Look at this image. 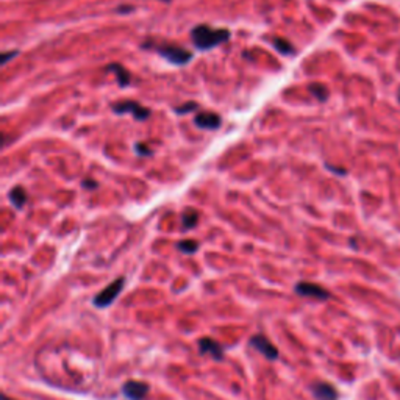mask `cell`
<instances>
[{
	"mask_svg": "<svg viewBox=\"0 0 400 400\" xmlns=\"http://www.w3.org/2000/svg\"><path fill=\"white\" fill-rule=\"evenodd\" d=\"M8 197H9V202L13 203L17 210H20L23 205H25V202H27V192L23 191L20 186H16V188H13V189L9 191Z\"/></svg>",
	"mask_w": 400,
	"mask_h": 400,
	"instance_id": "obj_11",
	"label": "cell"
},
{
	"mask_svg": "<svg viewBox=\"0 0 400 400\" xmlns=\"http://www.w3.org/2000/svg\"><path fill=\"white\" fill-rule=\"evenodd\" d=\"M399 100H400V92H399Z\"/></svg>",
	"mask_w": 400,
	"mask_h": 400,
	"instance_id": "obj_22",
	"label": "cell"
},
{
	"mask_svg": "<svg viewBox=\"0 0 400 400\" xmlns=\"http://www.w3.org/2000/svg\"><path fill=\"white\" fill-rule=\"evenodd\" d=\"M108 69L113 70L114 74H116V80L119 81L120 86H128L130 84V72L127 69H124L120 64H110L108 66Z\"/></svg>",
	"mask_w": 400,
	"mask_h": 400,
	"instance_id": "obj_12",
	"label": "cell"
},
{
	"mask_svg": "<svg viewBox=\"0 0 400 400\" xmlns=\"http://www.w3.org/2000/svg\"><path fill=\"white\" fill-rule=\"evenodd\" d=\"M149 385L138 380H128L122 386V393L128 400H144L149 394Z\"/></svg>",
	"mask_w": 400,
	"mask_h": 400,
	"instance_id": "obj_7",
	"label": "cell"
},
{
	"mask_svg": "<svg viewBox=\"0 0 400 400\" xmlns=\"http://www.w3.org/2000/svg\"><path fill=\"white\" fill-rule=\"evenodd\" d=\"M158 52L164 59H167L169 63L177 64V66H183V64L189 63L191 58H192V53L188 52L186 48L180 47V45H172V44L160 47Z\"/></svg>",
	"mask_w": 400,
	"mask_h": 400,
	"instance_id": "obj_3",
	"label": "cell"
},
{
	"mask_svg": "<svg viewBox=\"0 0 400 400\" xmlns=\"http://www.w3.org/2000/svg\"><path fill=\"white\" fill-rule=\"evenodd\" d=\"M194 122H196V125L202 130H216V128L221 127L222 120H221L219 114L211 113V111H203V113L196 116Z\"/></svg>",
	"mask_w": 400,
	"mask_h": 400,
	"instance_id": "obj_9",
	"label": "cell"
},
{
	"mask_svg": "<svg viewBox=\"0 0 400 400\" xmlns=\"http://www.w3.org/2000/svg\"><path fill=\"white\" fill-rule=\"evenodd\" d=\"M274 47L277 48L278 52H280L282 55H294L296 53V48L293 47V44H291L288 39H283V38H275L272 41Z\"/></svg>",
	"mask_w": 400,
	"mask_h": 400,
	"instance_id": "obj_14",
	"label": "cell"
},
{
	"mask_svg": "<svg viewBox=\"0 0 400 400\" xmlns=\"http://www.w3.org/2000/svg\"><path fill=\"white\" fill-rule=\"evenodd\" d=\"M311 393L318 400H338V391L335 386L325 382L314 383L311 386Z\"/></svg>",
	"mask_w": 400,
	"mask_h": 400,
	"instance_id": "obj_10",
	"label": "cell"
},
{
	"mask_svg": "<svg viewBox=\"0 0 400 400\" xmlns=\"http://www.w3.org/2000/svg\"><path fill=\"white\" fill-rule=\"evenodd\" d=\"M17 55V52L16 50H13V52H5V53H2V58H0V63L2 64H6L8 61L11 58H14Z\"/></svg>",
	"mask_w": 400,
	"mask_h": 400,
	"instance_id": "obj_18",
	"label": "cell"
},
{
	"mask_svg": "<svg viewBox=\"0 0 400 400\" xmlns=\"http://www.w3.org/2000/svg\"><path fill=\"white\" fill-rule=\"evenodd\" d=\"M199 352L202 355H211L214 360L221 361L224 358V347L211 338H202L199 341Z\"/></svg>",
	"mask_w": 400,
	"mask_h": 400,
	"instance_id": "obj_8",
	"label": "cell"
},
{
	"mask_svg": "<svg viewBox=\"0 0 400 400\" xmlns=\"http://www.w3.org/2000/svg\"><path fill=\"white\" fill-rule=\"evenodd\" d=\"M91 181H94V180H84V181H83V186H84V188H95L97 183H91Z\"/></svg>",
	"mask_w": 400,
	"mask_h": 400,
	"instance_id": "obj_20",
	"label": "cell"
},
{
	"mask_svg": "<svg viewBox=\"0 0 400 400\" xmlns=\"http://www.w3.org/2000/svg\"><path fill=\"white\" fill-rule=\"evenodd\" d=\"M136 152L139 153V155H150L152 152H150V149H145L142 144H136Z\"/></svg>",
	"mask_w": 400,
	"mask_h": 400,
	"instance_id": "obj_19",
	"label": "cell"
},
{
	"mask_svg": "<svg viewBox=\"0 0 400 400\" xmlns=\"http://www.w3.org/2000/svg\"><path fill=\"white\" fill-rule=\"evenodd\" d=\"M196 108H197V103L191 102V103H185V105H181V106H177L175 108V113L177 114H185V113H189L192 110H196Z\"/></svg>",
	"mask_w": 400,
	"mask_h": 400,
	"instance_id": "obj_17",
	"label": "cell"
},
{
	"mask_svg": "<svg viewBox=\"0 0 400 400\" xmlns=\"http://www.w3.org/2000/svg\"><path fill=\"white\" fill-rule=\"evenodd\" d=\"M230 38V31L227 28H213L208 25H197L191 30V39L200 50H210V48L222 44Z\"/></svg>",
	"mask_w": 400,
	"mask_h": 400,
	"instance_id": "obj_1",
	"label": "cell"
},
{
	"mask_svg": "<svg viewBox=\"0 0 400 400\" xmlns=\"http://www.w3.org/2000/svg\"><path fill=\"white\" fill-rule=\"evenodd\" d=\"M177 247L180 252H183V253H196L199 249V242L194 241V239H183V241L178 242Z\"/></svg>",
	"mask_w": 400,
	"mask_h": 400,
	"instance_id": "obj_15",
	"label": "cell"
},
{
	"mask_svg": "<svg viewBox=\"0 0 400 400\" xmlns=\"http://www.w3.org/2000/svg\"><path fill=\"white\" fill-rule=\"evenodd\" d=\"M310 91H311V94L316 97L318 100H325L327 95H329V94H327L329 91H327V88L324 86V84H321V83H313L311 86H310Z\"/></svg>",
	"mask_w": 400,
	"mask_h": 400,
	"instance_id": "obj_16",
	"label": "cell"
},
{
	"mask_svg": "<svg viewBox=\"0 0 400 400\" xmlns=\"http://www.w3.org/2000/svg\"><path fill=\"white\" fill-rule=\"evenodd\" d=\"M113 111L117 113V114H133L136 120H144L147 119L150 111L147 108H144L142 105H139L138 102H133V100H122V102H117L113 105Z\"/></svg>",
	"mask_w": 400,
	"mask_h": 400,
	"instance_id": "obj_4",
	"label": "cell"
},
{
	"mask_svg": "<svg viewBox=\"0 0 400 400\" xmlns=\"http://www.w3.org/2000/svg\"><path fill=\"white\" fill-rule=\"evenodd\" d=\"M249 346H252L253 349H257L258 352L261 355H264L268 360H277L278 358V349L263 335L252 336L250 341H249Z\"/></svg>",
	"mask_w": 400,
	"mask_h": 400,
	"instance_id": "obj_5",
	"label": "cell"
},
{
	"mask_svg": "<svg viewBox=\"0 0 400 400\" xmlns=\"http://www.w3.org/2000/svg\"><path fill=\"white\" fill-rule=\"evenodd\" d=\"M124 285H125V278L124 277H119L116 278L114 282H111L108 285L103 291H100L99 294H95L92 304L97 307V308H106L110 307L113 302L117 299V296L122 293L124 289Z\"/></svg>",
	"mask_w": 400,
	"mask_h": 400,
	"instance_id": "obj_2",
	"label": "cell"
},
{
	"mask_svg": "<svg viewBox=\"0 0 400 400\" xmlns=\"http://www.w3.org/2000/svg\"><path fill=\"white\" fill-rule=\"evenodd\" d=\"M296 293L304 297H313L318 300H327L330 297V293L325 288L311 283V282H300L296 285Z\"/></svg>",
	"mask_w": 400,
	"mask_h": 400,
	"instance_id": "obj_6",
	"label": "cell"
},
{
	"mask_svg": "<svg viewBox=\"0 0 400 400\" xmlns=\"http://www.w3.org/2000/svg\"><path fill=\"white\" fill-rule=\"evenodd\" d=\"M181 222H183V228H194L199 222V213L194 208L185 210L183 216H181Z\"/></svg>",
	"mask_w": 400,
	"mask_h": 400,
	"instance_id": "obj_13",
	"label": "cell"
},
{
	"mask_svg": "<svg viewBox=\"0 0 400 400\" xmlns=\"http://www.w3.org/2000/svg\"><path fill=\"white\" fill-rule=\"evenodd\" d=\"M2 400H11V399H8L6 396H3V399H2Z\"/></svg>",
	"mask_w": 400,
	"mask_h": 400,
	"instance_id": "obj_21",
	"label": "cell"
}]
</instances>
